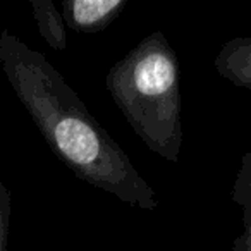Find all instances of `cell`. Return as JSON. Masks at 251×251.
I'll use <instances>...</instances> for the list:
<instances>
[{"label": "cell", "mask_w": 251, "mask_h": 251, "mask_svg": "<svg viewBox=\"0 0 251 251\" xmlns=\"http://www.w3.org/2000/svg\"><path fill=\"white\" fill-rule=\"evenodd\" d=\"M0 66L45 143L69 171L127 205L157 208L155 189L43 53L2 31Z\"/></svg>", "instance_id": "6da1fadb"}, {"label": "cell", "mask_w": 251, "mask_h": 251, "mask_svg": "<svg viewBox=\"0 0 251 251\" xmlns=\"http://www.w3.org/2000/svg\"><path fill=\"white\" fill-rule=\"evenodd\" d=\"M12 212V193L0 177V251H9V224Z\"/></svg>", "instance_id": "52a82bcc"}, {"label": "cell", "mask_w": 251, "mask_h": 251, "mask_svg": "<svg viewBox=\"0 0 251 251\" xmlns=\"http://www.w3.org/2000/svg\"><path fill=\"white\" fill-rule=\"evenodd\" d=\"M35 16L40 35L57 52H64L67 47L66 21L62 12L57 9L52 0H33L29 4Z\"/></svg>", "instance_id": "8992f818"}, {"label": "cell", "mask_w": 251, "mask_h": 251, "mask_svg": "<svg viewBox=\"0 0 251 251\" xmlns=\"http://www.w3.org/2000/svg\"><path fill=\"white\" fill-rule=\"evenodd\" d=\"M105 86L136 136L177 164L182 147L181 76L176 50L162 31L145 36L108 69Z\"/></svg>", "instance_id": "7a4b0ae2"}, {"label": "cell", "mask_w": 251, "mask_h": 251, "mask_svg": "<svg viewBox=\"0 0 251 251\" xmlns=\"http://www.w3.org/2000/svg\"><path fill=\"white\" fill-rule=\"evenodd\" d=\"M126 5L127 0H66L62 2V16L73 31L93 35L107 29Z\"/></svg>", "instance_id": "3957f363"}, {"label": "cell", "mask_w": 251, "mask_h": 251, "mask_svg": "<svg viewBox=\"0 0 251 251\" xmlns=\"http://www.w3.org/2000/svg\"><path fill=\"white\" fill-rule=\"evenodd\" d=\"M213 66L220 77L251 91V36H236L224 43Z\"/></svg>", "instance_id": "277c9868"}, {"label": "cell", "mask_w": 251, "mask_h": 251, "mask_svg": "<svg viewBox=\"0 0 251 251\" xmlns=\"http://www.w3.org/2000/svg\"><path fill=\"white\" fill-rule=\"evenodd\" d=\"M230 196L241 208L243 222V232L234 239L232 251H251V150L241 157Z\"/></svg>", "instance_id": "5b68a950"}]
</instances>
